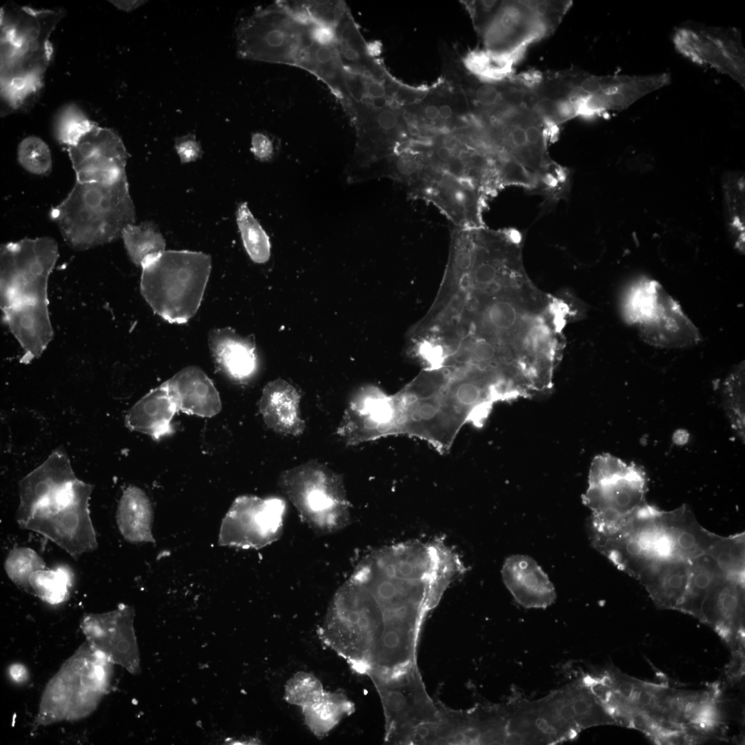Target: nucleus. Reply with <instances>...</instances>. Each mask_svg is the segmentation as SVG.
I'll return each instance as SVG.
<instances>
[{"label":"nucleus","instance_id":"obj_26","mask_svg":"<svg viewBox=\"0 0 745 745\" xmlns=\"http://www.w3.org/2000/svg\"><path fill=\"white\" fill-rule=\"evenodd\" d=\"M75 477L66 455L58 450L54 452L41 466L20 481L17 522L25 518L58 487Z\"/></svg>","mask_w":745,"mask_h":745},{"label":"nucleus","instance_id":"obj_27","mask_svg":"<svg viewBox=\"0 0 745 745\" xmlns=\"http://www.w3.org/2000/svg\"><path fill=\"white\" fill-rule=\"evenodd\" d=\"M210 352L217 368L229 378L242 381L251 377L257 368L253 341L230 328L212 330L209 333Z\"/></svg>","mask_w":745,"mask_h":745},{"label":"nucleus","instance_id":"obj_43","mask_svg":"<svg viewBox=\"0 0 745 745\" xmlns=\"http://www.w3.org/2000/svg\"><path fill=\"white\" fill-rule=\"evenodd\" d=\"M17 159L21 166L36 175L48 174L52 166L51 152L47 143L40 137L28 136L17 148Z\"/></svg>","mask_w":745,"mask_h":745},{"label":"nucleus","instance_id":"obj_36","mask_svg":"<svg viewBox=\"0 0 745 745\" xmlns=\"http://www.w3.org/2000/svg\"><path fill=\"white\" fill-rule=\"evenodd\" d=\"M121 237L131 261L136 266H141L148 257L165 251L166 241L157 226L151 221L127 226Z\"/></svg>","mask_w":745,"mask_h":745},{"label":"nucleus","instance_id":"obj_16","mask_svg":"<svg viewBox=\"0 0 745 745\" xmlns=\"http://www.w3.org/2000/svg\"><path fill=\"white\" fill-rule=\"evenodd\" d=\"M673 42L692 62L713 68L744 87L745 52L736 28L685 26L677 29Z\"/></svg>","mask_w":745,"mask_h":745},{"label":"nucleus","instance_id":"obj_32","mask_svg":"<svg viewBox=\"0 0 745 745\" xmlns=\"http://www.w3.org/2000/svg\"><path fill=\"white\" fill-rule=\"evenodd\" d=\"M152 507L145 492L137 486H128L123 493L117 510L119 530L132 543L152 542Z\"/></svg>","mask_w":745,"mask_h":745},{"label":"nucleus","instance_id":"obj_9","mask_svg":"<svg viewBox=\"0 0 745 745\" xmlns=\"http://www.w3.org/2000/svg\"><path fill=\"white\" fill-rule=\"evenodd\" d=\"M625 321L636 326L641 338L655 347L682 348L702 336L679 304L652 279L641 277L626 288L622 300Z\"/></svg>","mask_w":745,"mask_h":745},{"label":"nucleus","instance_id":"obj_51","mask_svg":"<svg viewBox=\"0 0 745 745\" xmlns=\"http://www.w3.org/2000/svg\"><path fill=\"white\" fill-rule=\"evenodd\" d=\"M118 9L130 12L141 6L143 1H110Z\"/></svg>","mask_w":745,"mask_h":745},{"label":"nucleus","instance_id":"obj_13","mask_svg":"<svg viewBox=\"0 0 745 745\" xmlns=\"http://www.w3.org/2000/svg\"><path fill=\"white\" fill-rule=\"evenodd\" d=\"M57 242L48 237L25 238L1 245V308L48 301V281L58 259Z\"/></svg>","mask_w":745,"mask_h":745},{"label":"nucleus","instance_id":"obj_49","mask_svg":"<svg viewBox=\"0 0 745 745\" xmlns=\"http://www.w3.org/2000/svg\"><path fill=\"white\" fill-rule=\"evenodd\" d=\"M396 156L390 161L392 174L400 177H412L419 172L421 164L419 160L410 154L395 153Z\"/></svg>","mask_w":745,"mask_h":745},{"label":"nucleus","instance_id":"obj_6","mask_svg":"<svg viewBox=\"0 0 745 745\" xmlns=\"http://www.w3.org/2000/svg\"><path fill=\"white\" fill-rule=\"evenodd\" d=\"M112 665L87 643L83 644L46 684L34 725L77 721L91 715L108 693Z\"/></svg>","mask_w":745,"mask_h":745},{"label":"nucleus","instance_id":"obj_17","mask_svg":"<svg viewBox=\"0 0 745 745\" xmlns=\"http://www.w3.org/2000/svg\"><path fill=\"white\" fill-rule=\"evenodd\" d=\"M66 148L76 181L111 183L126 177L129 155L120 137L110 128L93 122Z\"/></svg>","mask_w":745,"mask_h":745},{"label":"nucleus","instance_id":"obj_7","mask_svg":"<svg viewBox=\"0 0 745 745\" xmlns=\"http://www.w3.org/2000/svg\"><path fill=\"white\" fill-rule=\"evenodd\" d=\"M588 682L616 725L638 729L659 742H668L675 736L667 717L668 686L639 680L615 669L589 674Z\"/></svg>","mask_w":745,"mask_h":745},{"label":"nucleus","instance_id":"obj_24","mask_svg":"<svg viewBox=\"0 0 745 745\" xmlns=\"http://www.w3.org/2000/svg\"><path fill=\"white\" fill-rule=\"evenodd\" d=\"M2 312L4 321L23 350L21 362L28 364L38 358L53 336L48 301L17 304Z\"/></svg>","mask_w":745,"mask_h":745},{"label":"nucleus","instance_id":"obj_1","mask_svg":"<svg viewBox=\"0 0 745 745\" xmlns=\"http://www.w3.org/2000/svg\"><path fill=\"white\" fill-rule=\"evenodd\" d=\"M63 15L60 9L1 8L3 115L24 108L40 90L52 54L50 37Z\"/></svg>","mask_w":745,"mask_h":745},{"label":"nucleus","instance_id":"obj_42","mask_svg":"<svg viewBox=\"0 0 745 745\" xmlns=\"http://www.w3.org/2000/svg\"><path fill=\"white\" fill-rule=\"evenodd\" d=\"M4 568L8 577L18 586L26 590L30 588V575L39 570L46 568L43 559L33 549L18 547L8 554Z\"/></svg>","mask_w":745,"mask_h":745},{"label":"nucleus","instance_id":"obj_5","mask_svg":"<svg viewBox=\"0 0 745 745\" xmlns=\"http://www.w3.org/2000/svg\"><path fill=\"white\" fill-rule=\"evenodd\" d=\"M384 629L383 614L374 597L352 577L336 593L319 637L355 671L367 675Z\"/></svg>","mask_w":745,"mask_h":745},{"label":"nucleus","instance_id":"obj_19","mask_svg":"<svg viewBox=\"0 0 745 745\" xmlns=\"http://www.w3.org/2000/svg\"><path fill=\"white\" fill-rule=\"evenodd\" d=\"M397 412L394 395L366 386L352 399L341 431L350 444L397 435Z\"/></svg>","mask_w":745,"mask_h":745},{"label":"nucleus","instance_id":"obj_46","mask_svg":"<svg viewBox=\"0 0 745 745\" xmlns=\"http://www.w3.org/2000/svg\"><path fill=\"white\" fill-rule=\"evenodd\" d=\"M543 26L546 37L552 34L573 5V1H524Z\"/></svg>","mask_w":745,"mask_h":745},{"label":"nucleus","instance_id":"obj_25","mask_svg":"<svg viewBox=\"0 0 745 745\" xmlns=\"http://www.w3.org/2000/svg\"><path fill=\"white\" fill-rule=\"evenodd\" d=\"M163 384L178 412L211 417L221 410V401L217 388L208 376L198 367H186Z\"/></svg>","mask_w":745,"mask_h":745},{"label":"nucleus","instance_id":"obj_15","mask_svg":"<svg viewBox=\"0 0 745 745\" xmlns=\"http://www.w3.org/2000/svg\"><path fill=\"white\" fill-rule=\"evenodd\" d=\"M282 485L302 514L315 524L332 527L336 519L346 520L348 503L340 477L323 464L312 461L286 471Z\"/></svg>","mask_w":745,"mask_h":745},{"label":"nucleus","instance_id":"obj_39","mask_svg":"<svg viewBox=\"0 0 745 745\" xmlns=\"http://www.w3.org/2000/svg\"><path fill=\"white\" fill-rule=\"evenodd\" d=\"M236 218L243 244L249 257L255 263H266L270 256V239L246 203L238 206Z\"/></svg>","mask_w":745,"mask_h":745},{"label":"nucleus","instance_id":"obj_34","mask_svg":"<svg viewBox=\"0 0 745 745\" xmlns=\"http://www.w3.org/2000/svg\"><path fill=\"white\" fill-rule=\"evenodd\" d=\"M304 722L317 737L331 731L355 711L354 704L342 693L325 692L313 702L301 707Z\"/></svg>","mask_w":745,"mask_h":745},{"label":"nucleus","instance_id":"obj_48","mask_svg":"<svg viewBox=\"0 0 745 745\" xmlns=\"http://www.w3.org/2000/svg\"><path fill=\"white\" fill-rule=\"evenodd\" d=\"M175 148L183 163L195 161L202 156L201 146L191 133L176 138Z\"/></svg>","mask_w":745,"mask_h":745},{"label":"nucleus","instance_id":"obj_2","mask_svg":"<svg viewBox=\"0 0 745 745\" xmlns=\"http://www.w3.org/2000/svg\"><path fill=\"white\" fill-rule=\"evenodd\" d=\"M691 512L686 504L664 511L646 503L613 528L590 533V537L593 546L620 570L637 579L656 562L684 559Z\"/></svg>","mask_w":745,"mask_h":745},{"label":"nucleus","instance_id":"obj_35","mask_svg":"<svg viewBox=\"0 0 745 745\" xmlns=\"http://www.w3.org/2000/svg\"><path fill=\"white\" fill-rule=\"evenodd\" d=\"M722 190L726 223L737 248H744L745 179L744 175L730 172L722 179Z\"/></svg>","mask_w":745,"mask_h":745},{"label":"nucleus","instance_id":"obj_37","mask_svg":"<svg viewBox=\"0 0 745 745\" xmlns=\"http://www.w3.org/2000/svg\"><path fill=\"white\" fill-rule=\"evenodd\" d=\"M464 68L478 79L497 83L510 79L514 76L515 59L487 50H475L463 59Z\"/></svg>","mask_w":745,"mask_h":745},{"label":"nucleus","instance_id":"obj_10","mask_svg":"<svg viewBox=\"0 0 745 745\" xmlns=\"http://www.w3.org/2000/svg\"><path fill=\"white\" fill-rule=\"evenodd\" d=\"M646 492L647 478L641 467L607 453L595 457L582 495L592 513L589 530L604 532L616 526L646 503Z\"/></svg>","mask_w":745,"mask_h":745},{"label":"nucleus","instance_id":"obj_12","mask_svg":"<svg viewBox=\"0 0 745 745\" xmlns=\"http://www.w3.org/2000/svg\"><path fill=\"white\" fill-rule=\"evenodd\" d=\"M385 716V742L411 744L414 737L440 717V705L428 695L417 664L370 676Z\"/></svg>","mask_w":745,"mask_h":745},{"label":"nucleus","instance_id":"obj_29","mask_svg":"<svg viewBox=\"0 0 745 745\" xmlns=\"http://www.w3.org/2000/svg\"><path fill=\"white\" fill-rule=\"evenodd\" d=\"M299 399L296 389L284 379L269 382L264 387L259 402V409L266 424L281 434H301L305 425L300 415Z\"/></svg>","mask_w":745,"mask_h":745},{"label":"nucleus","instance_id":"obj_33","mask_svg":"<svg viewBox=\"0 0 745 745\" xmlns=\"http://www.w3.org/2000/svg\"><path fill=\"white\" fill-rule=\"evenodd\" d=\"M724 575L714 559L708 554L691 559L686 592L675 610L699 619L704 599L713 585Z\"/></svg>","mask_w":745,"mask_h":745},{"label":"nucleus","instance_id":"obj_41","mask_svg":"<svg viewBox=\"0 0 745 745\" xmlns=\"http://www.w3.org/2000/svg\"><path fill=\"white\" fill-rule=\"evenodd\" d=\"M714 559L728 575L744 576V533L728 537L719 536L706 553Z\"/></svg>","mask_w":745,"mask_h":745},{"label":"nucleus","instance_id":"obj_3","mask_svg":"<svg viewBox=\"0 0 745 745\" xmlns=\"http://www.w3.org/2000/svg\"><path fill=\"white\" fill-rule=\"evenodd\" d=\"M50 217L66 242L77 250L121 237L136 218L127 177L111 183L76 181L66 197L51 208Z\"/></svg>","mask_w":745,"mask_h":745},{"label":"nucleus","instance_id":"obj_44","mask_svg":"<svg viewBox=\"0 0 745 745\" xmlns=\"http://www.w3.org/2000/svg\"><path fill=\"white\" fill-rule=\"evenodd\" d=\"M324 693L321 682L315 675L299 671L287 682L284 699L290 704L303 707L317 699Z\"/></svg>","mask_w":745,"mask_h":745},{"label":"nucleus","instance_id":"obj_23","mask_svg":"<svg viewBox=\"0 0 745 745\" xmlns=\"http://www.w3.org/2000/svg\"><path fill=\"white\" fill-rule=\"evenodd\" d=\"M504 583L515 601L526 608H546L556 599L555 588L547 575L531 557L513 555L503 565Z\"/></svg>","mask_w":745,"mask_h":745},{"label":"nucleus","instance_id":"obj_52","mask_svg":"<svg viewBox=\"0 0 745 745\" xmlns=\"http://www.w3.org/2000/svg\"><path fill=\"white\" fill-rule=\"evenodd\" d=\"M10 675L14 682H23L26 679V671L25 667L20 664L12 665L10 668Z\"/></svg>","mask_w":745,"mask_h":745},{"label":"nucleus","instance_id":"obj_30","mask_svg":"<svg viewBox=\"0 0 745 745\" xmlns=\"http://www.w3.org/2000/svg\"><path fill=\"white\" fill-rule=\"evenodd\" d=\"M177 412L166 387L162 384L135 404L127 413L125 422L129 429L159 440L172 433V421Z\"/></svg>","mask_w":745,"mask_h":745},{"label":"nucleus","instance_id":"obj_21","mask_svg":"<svg viewBox=\"0 0 745 745\" xmlns=\"http://www.w3.org/2000/svg\"><path fill=\"white\" fill-rule=\"evenodd\" d=\"M545 37L543 26L524 1H504L481 36L486 50L517 62L530 44Z\"/></svg>","mask_w":745,"mask_h":745},{"label":"nucleus","instance_id":"obj_45","mask_svg":"<svg viewBox=\"0 0 745 745\" xmlns=\"http://www.w3.org/2000/svg\"><path fill=\"white\" fill-rule=\"evenodd\" d=\"M94 121L78 108L70 106L58 115L54 125L57 140L66 148L74 142Z\"/></svg>","mask_w":745,"mask_h":745},{"label":"nucleus","instance_id":"obj_20","mask_svg":"<svg viewBox=\"0 0 745 745\" xmlns=\"http://www.w3.org/2000/svg\"><path fill=\"white\" fill-rule=\"evenodd\" d=\"M699 620L713 628L734 651H743L744 576L722 577L704 599Z\"/></svg>","mask_w":745,"mask_h":745},{"label":"nucleus","instance_id":"obj_11","mask_svg":"<svg viewBox=\"0 0 745 745\" xmlns=\"http://www.w3.org/2000/svg\"><path fill=\"white\" fill-rule=\"evenodd\" d=\"M444 376L439 370H426L394 395L397 435L424 439L441 453L449 450L461 428L441 397Z\"/></svg>","mask_w":745,"mask_h":745},{"label":"nucleus","instance_id":"obj_40","mask_svg":"<svg viewBox=\"0 0 745 745\" xmlns=\"http://www.w3.org/2000/svg\"><path fill=\"white\" fill-rule=\"evenodd\" d=\"M72 575L64 566L42 569L33 573L29 579L30 589L43 602L59 604L68 597Z\"/></svg>","mask_w":745,"mask_h":745},{"label":"nucleus","instance_id":"obj_18","mask_svg":"<svg viewBox=\"0 0 745 745\" xmlns=\"http://www.w3.org/2000/svg\"><path fill=\"white\" fill-rule=\"evenodd\" d=\"M132 612L123 606L103 613L83 616L81 628L87 644L108 662L132 672L139 666L138 651L132 628Z\"/></svg>","mask_w":745,"mask_h":745},{"label":"nucleus","instance_id":"obj_50","mask_svg":"<svg viewBox=\"0 0 745 745\" xmlns=\"http://www.w3.org/2000/svg\"><path fill=\"white\" fill-rule=\"evenodd\" d=\"M251 151L260 161H269L274 155V145L270 138L264 133L256 132L252 136Z\"/></svg>","mask_w":745,"mask_h":745},{"label":"nucleus","instance_id":"obj_22","mask_svg":"<svg viewBox=\"0 0 745 745\" xmlns=\"http://www.w3.org/2000/svg\"><path fill=\"white\" fill-rule=\"evenodd\" d=\"M670 81L668 73L650 75H607L596 92L575 100L577 117L593 118L621 111Z\"/></svg>","mask_w":745,"mask_h":745},{"label":"nucleus","instance_id":"obj_4","mask_svg":"<svg viewBox=\"0 0 745 745\" xmlns=\"http://www.w3.org/2000/svg\"><path fill=\"white\" fill-rule=\"evenodd\" d=\"M141 292L152 310L172 324H183L197 312L212 268L210 255L165 250L141 265Z\"/></svg>","mask_w":745,"mask_h":745},{"label":"nucleus","instance_id":"obj_38","mask_svg":"<svg viewBox=\"0 0 745 745\" xmlns=\"http://www.w3.org/2000/svg\"><path fill=\"white\" fill-rule=\"evenodd\" d=\"M744 364L736 366L722 385V401L732 428L744 441Z\"/></svg>","mask_w":745,"mask_h":745},{"label":"nucleus","instance_id":"obj_31","mask_svg":"<svg viewBox=\"0 0 745 745\" xmlns=\"http://www.w3.org/2000/svg\"><path fill=\"white\" fill-rule=\"evenodd\" d=\"M310 26V25H309ZM296 67L315 75L330 89L341 102L344 97L345 70L334 41H321L310 30V38L301 52Z\"/></svg>","mask_w":745,"mask_h":745},{"label":"nucleus","instance_id":"obj_28","mask_svg":"<svg viewBox=\"0 0 745 745\" xmlns=\"http://www.w3.org/2000/svg\"><path fill=\"white\" fill-rule=\"evenodd\" d=\"M691 560L670 559L645 568L638 579L659 608L675 610L687 587Z\"/></svg>","mask_w":745,"mask_h":745},{"label":"nucleus","instance_id":"obj_14","mask_svg":"<svg viewBox=\"0 0 745 745\" xmlns=\"http://www.w3.org/2000/svg\"><path fill=\"white\" fill-rule=\"evenodd\" d=\"M238 48L246 59L296 66L308 41V23L275 1L248 17L238 30Z\"/></svg>","mask_w":745,"mask_h":745},{"label":"nucleus","instance_id":"obj_8","mask_svg":"<svg viewBox=\"0 0 745 745\" xmlns=\"http://www.w3.org/2000/svg\"><path fill=\"white\" fill-rule=\"evenodd\" d=\"M92 488L77 477L72 479L60 486L18 524L78 559L97 548L89 509Z\"/></svg>","mask_w":745,"mask_h":745},{"label":"nucleus","instance_id":"obj_47","mask_svg":"<svg viewBox=\"0 0 745 745\" xmlns=\"http://www.w3.org/2000/svg\"><path fill=\"white\" fill-rule=\"evenodd\" d=\"M504 1H464L473 26L481 37L493 22Z\"/></svg>","mask_w":745,"mask_h":745}]
</instances>
